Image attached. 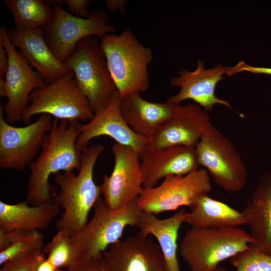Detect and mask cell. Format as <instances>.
<instances>
[{"mask_svg":"<svg viewBox=\"0 0 271 271\" xmlns=\"http://www.w3.org/2000/svg\"><path fill=\"white\" fill-rule=\"evenodd\" d=\"M79 125L78 122L53 119L39 156L29 166L26 199L29 205L37 206L53 200L56 188L49 182L52 175L80 169L83 153L76 147Z\"/></svg>","mask_w":271,"mask_h":271,"instance_id":"cell-1","label":"cell"},{"mask_svg":"<svg viewBox=\"0 0 271 271\" xmlns=\"http://www.w3.org/2000/svg\"><path fill=\"white\" fill-rule=\"evenodd\" d=\"M104 149L103 145H94L84 150L77 175L73 172L55 174L54 181L59 186L60 191L53 201L63 210L55 223L58 231L73 235L87 224L89 213L102 193L100 186L94 181L93 170Z\"/></svg>","mask_w":271,"mask_h":271,"instance_id":"cell-2","label":"cell"},{"mask_svg":"<svg viewBox=\"0 0 271 271\" xmlns=\"http://www.w3.org/2000/svg\"><path fill=\"white\" fill-rule=\"evenodd\" d=\"M108 67L120 97L146 91L149 86L148 65L153 60L149 47L141 44L129 29L100 39Z\"/></svg>","mask_w":271,"mask_h":271,"instance_id":"cell-3","label":"cell"},{"mask_svg":"<svg viewBox=\"0 0 271 271\" xmlns=\"http://www.w3.org/2000/svg\"><path fill=\"white\" fill-rule=\"evenodd\" d=\"M252 243L250 234L239 227H191L179 251L190 271H214L219 263L246 250Z\"/></svg>","mask_w":271,"mask_h":271,"instance_id":"cell-4","label":"cell"},{"mask_svg":"<svg viewBox=\"0 0 271 271\" xmlns=\"http://www.w3.org/2000/svg\"><path fill=\"white\" fill-rule=\"evenodd\" d=\"M98 39L84 38L64 61L94 113L105 107L117 92Z\"/></svg>","mask_w":271,"mask_h":271,"instance_id":"cell-5","label":"cell"},{"mask_svg":"<svg viewBox=\"0 0 271 271\" xmlns=\"http://www.w3.org/2000/svg\"><path fill=\"white\" fill-rule=\"evenodd\" d=\"M138 199L115 210L111 209L101 198L97 200L90 221L79 232L71 235L80 260L103 254L108 247L120 239L127 226H136L143 211Z\"/></svg>","mask_w":271,"mask_h":271,"instance_id":"cell-6","label":"cell"},{"mask_svg":"<svg viewBox=\"0 0 271 271\" xmlns=\"http://www.w3.org/2000/svg\"><path fill=\"white\" fill-rule=\"evenodd\" d=\"M42 114L69 122L90 121L94 115L73 73L34 90L30 96L21 121L28 124L34 116Z\"/></svg>","mask_w":271,"mask_h":271,"instance_id":"cell-7","label":"cell"},{"mask_svg":"<svg viewBox=\"0 0 271 271\" xmlns=\"http://www.w3.org/2000/svg\"><path fill=\"white\" fill-rule=\"evenodd\" d=\"M198 162L220 187L237 192L245 185L246 166L234 144L211 123L195 147Z\"/></svg>","mask_w":271,"mask_h":271,"instance_id":"cell-8","label":"cell"},{"mask_svg":"<svg viewBox=\"0 0 271 271\" xmlns=\"http://www.w3.org/2000/svg\"><path fill=\"white\" fill-rule=\"evenodd\" d=\"M53 17L45 27L46 42L56 58L64 62L84 38L95 36L101 39L113 33L115 29L108 25L109 17L103 10L92 11L86 18L73 15L61 6L54 5Z\"/></svg>","mask_w":271,"mask_h":271,"instance_id":"cell-9","label":"cell"},{"mask_svg":"<svg viewBox=\"0 0 271 271\" xmlns=\"http://www.w3.org/2000/svg\"><path fill=\"white\" fill-rule=\"evenodd\" d=\"M0 45L6 50L9 59L5 79L0 78V96L7 99L3 106L4 117L12 124L22 120L31 93L47 83L10 42L4 26L0 29Z\"/></svg>","mask_w":271,"mask_h":271,"instance_id":"cell-10","label":"cell"},{"mask_svg":"<svg viewBox=\"0 0 271 271\" xmlns=\"http://www.w3.org/2000/svg\"><path fill=\"white\" fill-rule=\"evenodd\" d=\"M52 116L42 114L25 126L8 123L0 105V168L23 170L30 165L41 151L46 134L53 125Z\"/></svg>","mask_w":271,"mask_h":271,"instance_id":"cell-11","label":"cell"},{"mask_svg":"<svg viewBox=\"0 0 271 271\" xmlns=\"http://www.w3.org/2000/svg\"><path fill=\"white\" fill-rule=\"evenodd\" d=\"M210 176L201 168L185 175H170L158 186L144 189L138 203L145 212L157 214L190 206L199 195L211 190Z\"/></svg>","mask_w":271,"mask_h":271,"instance_id":"cell-12","label":"cell"},{"mask_svg":"<svg viewBox=\"0 0 271 271\" xmlns=\"http://www.w3.org/2000/svg\"><path fill=\"white\" fill-rule=\"evenodd\" d=\"M114 166L100 186L105 203L112 210L121 209L139 197L144 188L140 155L132 148L115 143L111 147Z\"/></svg>","mask_w":271,"mask_h":271,"instance_id":"cell-13","label":"cell"},{"mask_svg":"<svg viewBox=\"0 0 271 271\" xmlns=\"http://www.w3.org/2000/svg\"><path fill=\"white\" fill-rule=\"evenodd\" d=\"M102 265L103 271H168L159 244L138 233L111 245Z\"/></svg>","mask_w":271,"mask_h":271,"instance_id":"cell-14","label":"cell"},{"mask_svg":"<svg viewBox=\"0 0 271 271\" xmlns=\"http://www.w3.org/2000/svg\"><path fill=\"white\" fill-rule=\"evenodd\" d=\"M120 100L117 91L108 105L95 112L89 122L79 123L80 134L76 143L79 151L83 153L93 139L107 136L117 143L132 148L142 157L148 141L134 133L127 124L121 113Z\"/></svg>","mask_w":271,"mask_h":271,"instance_id":"cell-15","label":"cell"},{"mask_svg":"<svg viewBox=\"0 0 271 271\" xmlns=\"http://www.w3.org/2000/svg\"><path fill=\"white\" fill-rule=\"evenodd\" d=\"M210 120L208 114L198 105H178L173 114L159 125L147 148L195 147Z\"/></svg>","mask_w":271,"mask_h":271,"instance_id":"cell-16","label":"cell"},{"mask_svg":"<svg viewBox=\"0 0 271 271\" xmlns=\"http://www.w3.org/2000/svg\"><path fill=\"white\" fill-rule=\"evenodd\" d=\"M228 69L229 67L218 64L206 69L203 62L197 61V68L194 71L183 70L178 77L171 79L170 84L180 90L167 101L179 105L184 100H192L206 111H212L214 105L217 104L231 109L229 102L217 97L215 92L217 84L224 78L223 75L227 74Z\"/></svg>","mask_w":271,"mask_h":271,"instance_id":"cell-17","label":"cell"},{"mask_svg":"<svg viewBox=\"0 0 271 271\" xmlns=\"http://www.w3.org/2000/svg\"><path fill=\"white\" fill-rule=\"evenodd\" d=\"M141 158L144 189L155 187L160 179L168 176L187 175L199 166L195 147L146 148Z\"/></svg>","mask_w":271,"mask_h":271,"instance_id":"cell-18","label":"cell"},{"mask_svg":"<svg viewBox=\"0 0 271 271\" xmlns=\"http://www.w3.org/2000/svg\"><path fill=\"white\" fill-rule=\"evenodd\" d=\"M7 32L10 42L21 50L30 65L35 68L47 84L73 73L50 50L41 28L28 30L14 28Z\"/></svg>","mask_w":271,"mask_h":271,"instance_id":"cell-19","label":"cell"},{"mask_svg":"<svg viewBox=\"0 0 271 271\" xmlns=\"http://www.w3.org/2000/svg\"><path fill=\"white\" fill-rule=\"evenodd\" d=\"M120 98V111L125 121L134 133L148 142L159 125L173 114L178 106L167 101H147L138 92Z\"/></svg>","mask_w":271,"mask_h":271,"instance_id":"cell-20","label":"cell"},{"mask_svg":"<svg viewBox=\"0 0 271 271\" xmlns=\"http://www.w3.org/2000/svg\"><path fill=\"white\" fill-rule=\"evenodd\" d=\"M242 212L249 227L252 245L271 255V172L260 176Z\"/></svg>","mask_w":271,"mask_h":271,"instance_id":"cell-21","label":"cell"},{"mask_svg":"<svg viewBox=\"0 0 271 271\" xmlns=\"http://www.w3.org/2000/svg\"><path fill=\"white\" fill-rule=\"evenodd\" d=\"M186 212L181 209L169 218L159 219L154 214L142 211L136 225L140 235L147 237L151 234L156 238L168 271H181L177 258V238Z\"/></svg>","mask_w":271,"mask_h":271,"instance_id":"cell-22","label":"cell"},{"mask_svg":"<svg viewBox=\"0 0 271 271\" xmlns=\"http://www.w3.org/2000/svg\"><path fill=\"white\" fill-rule=\"evenodd\" d=\"M60 207L53 200L37 206L25 201L17 204L0 201V230L28 231L46 229L57 216Z\"/></svg>","mask_w":271,"mask_h":271,"instance_id":"cell-23","label":"cell"},{"mask_svg":"<svg viewBox=\"0 0 271 271\" xmlns=\"http://www.w3.org/2000/svg\"><path fill=\"white\" fill-rule=\"evenodd\" d=\"M186 212L184 222L191 227L228 228L245 224L242 212H239L225 203L211 198L208 193L197 197Z\"/></svg>","mask_w":271,"mask_h":271,"instance_id":"cell-24","label":"cell"},{"mask_svg":"<svg viewBox=\"0 0 271 271\" xmlns=\"http://www.w3.org/2000/svg\"><path fill=\"white\" fill-rule=\"evenodd\" d=\"M4 3L13 14L17 29L45 27L53 17V9L42 0H5Z\"/></svg>","mask_w":271,"mask_h":271,"instance_id":"cell-25","label":"cell"},{"mask_svg":"<svg viewBox=\"0 0 271 271\" xmlns=\"http://www.w3.org/2000/svg\"><path fill=\"white\" fill-rule=\"evenodd\" d=\"M9 246L0 251V264L26 254L41 252L44 247V236L38 230L8 231Z\"/></svg>","mask_w":271,"mask_h":271,"instance_id":"cell-26","label":"cell"},{"mask_svg":"<svg viewBox=\"0 0 271 271\" xmlns=\"http://www.w3.org/2000/svg\"><path fill=\"white\" fill-rule=\"evenodd\" d=\"M43 252L46 254L48 260L59 269L71 267L80 260L71 235L63 231H58L44 246Z\"/></svg>","mask_w":271,"mask_h":271,"instance_id":"cell-27","label":"cell"},{"mask_svg":"<svg viewBox=\"0 0 271 271\" xmlns=\"http://www.w3.org/2000/svg\"><path fill=\"white\" fill-rule=\"evenodd\" d=\"M234 271H271V255L263 253L253 245L230 258ZM214 271H227L219 265Z\"/></svg>","mask_w":271,"mask_h":271,"instance_id":"cell-28","label":"cell"},{"mask_svg":"<svg viewBox=\"0 0 271 271\" xmlns=\"http://www.w3.org/2000/svg\"><path fill=\"white\" fill-rule=\"evenodd\" d=\"M41 252L26 254L9 261L2 265L0 271H34L36 258Z\"/></svg>","mask_w":271,"mask_h":271,"instance_id":"cell-29","label":"cell"},{"mask_svg":"<svg viewBox=\"0 0 271 271\" xmlns=\"http://www.w3.org/2000/svg\"><path fill=\"white\" fill-rule=\"evenodd\" d=\"M103 254L88 259L80 260L75 265L63 269V271H103Z\"/></svg>","mask_w":271,"mask_h":271,"instance_id":"cell-30","label":"cell"},{"mask_svg":"<svg viewBox=\"0 0 271 271\" xmlns=\"http://www.w3.org/2000/svg\"><path fill=\"white\" fill-rule=\"evenodd\" d=\"M248 72L255 74L271 75V68L250 66L244 62H238L233 67H229L227 75L231 76L241 72Z\"/></svg>","mask_w":271,"mask_h":271,"instance_id":"cell-31","label":"cell"},{"mask_svg":"<svg viewBox=\"0 0 271 271\" xmlns=\"http://www.w3.org/2000/svg\"><path fill=\"white\" fill-rule=\"evenodd\" d=\"M90 2L88 0H65L64 5L69 12L75 14V16L86 18L90 15L87 10Z\"/></svg>","mask_w":271,"mask_h":271,"instance_id":"cell-32","label":"cell"},{"mask_svg":"<svg viewBox=\"0 0 271 271\" xmlns=\"http://www.w3.org/2000/svg\"><path fill=\"white\" fill-rule=\"evenodd\" d=\"M62 269L56 268L47 259L44 253L42 251L38 255L34 271H61Z\"/></svg>","mask_w":271,"mask_h":271,"instance_id":"cell-33","label":"cell"},{"mask_svg":"<svg viewBox=\"0 0 271 271\" xmlns=\"http://www.w3.org/2000/svg\"><path fill=\"white\" fill-rule=\"evenodd\" d=\"M9 59L5 49L0 45V78H4L7 72Z\"/></svg>","mask_w":271,"mask_h":271,"instance_id":"cell-34","label":"cell"},{"mask_svg":"<svg viewBox=\"0 0 271 271\" xmlns=\"http://www.w3.org/2000/svg\"><path fill=\"white\" fill-rule=\"evenodd\" d=\"M126 3V1L124 0H107L105 1V5L111 12L119 11L120 13L123 14Z\"/></svg>","mask_w":271,"mask_h":271,"instance_id":"cell-35","label":"cell"},{"mask_svg":"<svg viewBox=\"0 0 271 271\" xmlns=\"http://www.w3.org/2000/svg\"><path fill=\"white\" fill-rule=\"evenodd\" d=\"M61 271H63V269H62Z\"/></svg>","mask_w":271,"mask_h":271,"instance_id":"cell-36","label":"cell"}]
</instances>
